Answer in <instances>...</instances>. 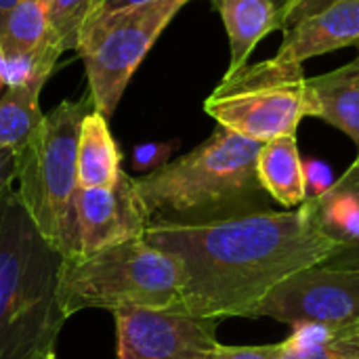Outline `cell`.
I'll use <instances>...</instances> for the list:
<instances>
[{
    "instance_id": "24",
    "label": "cell",
    "mask_w": 359,
    "mask_h": 359,
    "mask_svg": "<svg viewBox=\"0 0 359 359\" xmlns=\"http://www.w3.org/2000/svg\"><path fill=\"white\" fill-rule=\"evenodd\" d=\"M17 160L19 151L0 147V198L8 189H13V181L17 179Z\"/></svg>"
},
{
    "instance_id": "5",
    "label": "cell",
    "mask_w": 359,
    "mask_h": 359,
    "mask_svg": "<svg viewBox=\"0 0 359 359\" xmlns=\"http://www.w3.org/2000/svg\"><path fill=\"white\" fill-rule=\"evenodd\" d=\"M93 109L90 95L61 101L50 114H44L17 160L15 194L36 229L65 259L78 255L76 154L80 124Z\"/></svg>"
},
{
    "instance_id": "11",
    "label": "cell",
    "mask_w": 359,
    "mask_h": 359,
    "mask_svg": "<svg viewBox=\"0 0 359 359\" xmlns=\"http://www.w3.org/2000/svg\"><path fill=\"white\" fill-rule=\"evenodd\" d=\"M229 38L225 76L242 69L257 44L276 29H288L299 0H210Z\"/></svg>"
},
{
    "instance_id": "21",
    "label": "cell",
    "mask_w": 359,
    "mask_h": 359,
    "mask_svg": "<svg viewBox=\"0 0 359 359\" xmlns=\"http://www.w3.org/2000/svg\"><path fill=\"white\" fill-rule=\"evenodd\" d=\"M206 359H280L278 343L273 345H223L219 343Z\"/></svg>"
},
{
    "instance_id": "9",
    "label": "cell",
    "mask_w": 359,
    "mask_h": 359,
    "mask_svg": "<svg viewBox=\"0 0 359 359\" xmlns=\"http://www.w3.org/2000/svg\"><path fill=\"white\" fill-rule=\"evenodd\" d=\"M114 320L118 359H206L219 345V320L158 309H120Z\"/></svg>"
},
{
    "instance_id": "23",
    "label": "cell",
    "mask_w": 359,
    "mask_h": 359,
    "mask_svg": "<svg viewBox=\"0 0 359 359\" xmlns=\"http://www.w3.org/2000/svg\"><path fill=\"white\" fill-rule=\"evenodd\" d=\"M151 0H93L90 2V8H88V15H86V23H95L111 13H120V11H126V8H135V6H141V4H147Z\"/></svg>"
},
{
    "instance_id": "2",
    "label": "cell",
    "mask_w": 359,
    "mask_h": 359,
    "mask_svg": "<svg viewBox=\"0 0 359 359\" xmlns=\"http://www.w3.org/2000/svg\"><path fill=\"white\" fill-rule=\"evenodd\" d=\"M261 145L217 124V130L185 156L137 177L149 223L200 225L267 210L257 175Z\"/></svg>"
},
{
    "instance_id": "27",
    "label": "cell",
    "mask_w": 359,
    "mask_h": 359,
    "mask_svg": "<svg viewBox=\"0 0 359 359\" xmlns=\"http://www.w3.org/2000/svg\"><path fill=\"white\" fill-rule=\"evenodd\" d=\"M6 88V57L0 50V90Z\"/></svg>"
},
{
    "instance_id": "13",
    "label": "cell",
    "mask_w": 359,
    "mask_h": 359,
    "mask_svg": "<svg viewBox=\"0 0 359 359\" xmlns=\"http://www.w3.org/2000/svg\"><path fill=\"white\" fill-rule=\"evenodd\" d=\"M257 175L265 194L288 210L301 206L309 198L297 135L263 143L257 156Z\"/></svg>"
},
{
    "instance_id": "19",
    "label": "cell",
    "mask_w": 359,
    "mask_h": 359,
    "mask_svg": "<svg viewBox=\"0 0 359 359\" xmlns=\"http://www.w3.org/2000/svg\"><path fill=\"white\" fill-rule=\"evenodd\" d=\"M93 0H48V29L46 40L50 48H55L59 55L74 48L78 44V36L86 23V15Z\"/></svg>"
},
{
    "instance_id": "10",
    "label": "cell",
    "mask_w": 359,
    "mask_h": 359,
    "mask_svg": "<svg viewBox=\"0 0 359 359\" xmlns=\"http://www.w3.org/2000/svg\"><path fill=\"white\" fill-rule=\"evenodd\" d=\"M76 227L78 255L143 238L149 227V215L135 179L122 170L109 187H78Z\"/></svg>"
},
{
    "instance_id": "1",
    "label": "cell",
    "mask_w": 359,
    "mask_h": 359,
    "mask_svg": "<svg viewBox=\"0 0 359 359\" xmlns=\"http://www.w3.org/2000/svg\"><path fill=\"white\" fill-rule=\"evenodd\" d=\"M143 238L183 267L179 311L219 322L257 318L280 282L347 250L324 229L313 198L282 212L261 210L200 225L149 223Z\"/></svg>"
},
{
    "instance_id": "7",
    "label": "cell",
    "mask_w": 359,
    "mask_h": 359,
    "mask_svg": "<svg viewBox=\"0 0 359 359\" xmlns=\"http://www.w3.org/2000/svg\"><path fill=\"white\" fill-rule=\"evenodd\" d=\"M191 0H151L82 27L76 50L84 61L95 111L109 120L145 55Z\"/></svg>"
},
{
    "instance_id": "22",
    "label": "cell",
    "mask_w": 359,
    "mask_h": 359,
    "mask_svg": "<svg viewBox=\"0 0 359 359\" xmlns=\"http://www.w3.org/2000/svg\"><path fill=\"white\" fill-rule=\"evenodd\" d=\"M303 164H305V179H307V194L311 191V196H322L326 189H330V185H332L330 168L324 162L309 160V162H303Z\"/></svg>"
},
{
    "instance_id": "8",
    "label": "cell",
    "mask_w": 359,
    "mask_h": 359,
    "mask_svg": "<svg viewBox=\"0 0 359 359\" xmlns=\"http://www.w3.org/2000/svg\"><path fill=\"white\" fill-rule=\"evenodd\" d=\"M257 318H271L292 328L359 320V263L339 252L292 273L265 297Z\"/></svg>"
},
{
    "instance_id": "3",
    "label": "cell",
    "mask_w": 359,
    "mask_h": 359,
    "mask_svg": "<svg viewBox=\"0 0 359 359\" xmlns=\"http://www.w3.org/2000/svg\"><path fill=\"white\" fill-rule=\"evenodd\" d=\"M63 261L8 189L0 198V359H57L67 322L59 303Z\"/></svg>"
},
{
    "instance_id": "12",
    "label": "cell",
    "mask_w": 359,
    "mask_h": 359,
    "mask_svg": "<svg viewBox=\"0 0 359 359\" xmlns=\"http://www.w3.org/2000/svg\"><path fill=\"white\" fill-rule=\"evenodd\" d=\"M345 46L359 48V0H337L284 32L278 59L303 63Z\"/></svg>"
},
{
    "instance_id": "4",
    "label": "cell",
    "mask_w": 359,
    "mask_h": 359,
    "mask_svg": "<svg viewBox=\"0 0 359 359\" xmlns=\"http://www.w3.org/2000/svg\"><path fill=\"white\" fill-rule=\"evenodd\" d=\"M185 273L179 259L135 238L63 261L59 303L67 318L86 311H179Z\"/></svg>"
},
{
    "instance_id": "18",
    "label": "cell",
    "mask_w": 359,
    "mask_h": 359,
    "mask_svg": "<svg viewBox=\"0 0 359 359\" xmlns=\"http://www.w3.org/2000/svg\"><path fill=\"white\" fill-rule=\"evenodd\" d=\"M48 0H19L0 23V50L6 59L34 53L46 40Z\"/></svg>"
},
{
    "instance_id": "25",
    "label": "cell",
    "mask_w": 359,
    "mask_h": 359,
    "mask_svg": "<svg viewBox=\"0 0 359 359\" xmlns=\"http://www.w3.org/2000/svg\"><path fill=\"white\" fill-rule=\"evenodd\" d=\"M332 2H337V0H299L294 13H292V17H290V25H294V23H299V21H303V19H307V17H313L316 13L324 11V8L330 6ZM290 25H288V27H290Z\"/></svg>"
},
{
    "instance_id": "28",
    "label": "cell",
    "mask_w": 359,
    "mask_h": 359,
    "mask_svg": "<svg viewBox=\"0 0 359 359\" xmlns=\"http://www.w3.org/2000/svg\"><path fill=\"white\" fill-rule=\"evenodd\" d=\"M19 0H0V23H2V19H4V15L17 4Z\"/></svg>"
},
{
    "instance_id": "14",
    "label": "cell",
    "mask_w": 359,
    "mask_h": 359,
    "mask_svg": "<svg viewBox=\"0 0 359 359\" xmlns=\"http://www.w3.org/2000/svg\"><path fill=\"white\" fill-rule=\"evenodd\" d=\"M309 86L320 103L318 118L337 126L355 143L359 164V53L349 63L309 78Z\"/></svg>"
},
{
    "instance_id": "17",
    "label": "cell",
    "mask_w": 359,
    "mask_h": 359,
    "mask_svg": "<svg viewBox=\"0 0 359 359\" xmlns=\"http://www.w3.org/2000/svg\"><path fill=\"white\" fill-rule=\"evenodd\" d=\"M42 86V80H32L4 88L0 95V147L19 151L40 126L44 118L40 109Z\"/></svg>"
},
{
    "instance_id": "26",
    "label": "cell",
    "mask_w": 359,
    "mask_h": 359,
    "mask_svg": "<svg viewBox=\"0 0 359 359\" xmlns=\"http://www.w3.org/2000/svg\"><path fill=\"white\" fill-rule=\"evenodd\" d=\"M339 187H343V189H349V191H353L355 196L359 198V164L358 162H353L351 164V168L339 179V181H334Z\"/></svg>"
},
{
    "instance_id": "6",
    "label": "cell",
    "mask_w": 359,
    "mask_h": 359,
    "mask_svg": "<svg viewBox=\"0 0 359 359\" xmlns=\"http://www.w3.org/2000/svg\"><path fill=\"white\" fill-rule=\"evenodd\" d=\"M204 111L223 128L257 143L297 135L303 118H318L320 103L303 63L276 55L246 63L206 97Z\"/></svg>"
},
{
    "instance_id": "20",
    "label": "cell",
    "mask_w": 359,
    "mask_h": 359,
    "mask_svg": "<svg viewBox=\"0 0 359 359\" xmlns=\"http://www.w3.org/2000/svg\"><path fill=\"white\" fill-rule=\"evenodd\" d=\"M177 141L170 143H141L133 149V168L141 175H149L158 168H162L166 162H170L172 151L177 149Z\"/></svg>"
},
{
    "instance_id": "15",
    "label": "cell",
    "mask_w": 359,
    "mask_h": 359,
    "mask_svg": "<svg viewBox=\"0 0 359 359\" xmlns=\"http://www.w3.org/2000/svg\"><path fill=\"white\" fill-rule=\"evenodd\" d=\"M78 187H109L122 172V154L99 111L84 116L78 135Z\"/></svg>"
},
{
    "instance_id": "16",
    "label": "cell",
    "mask_w": 359,
    "mask_h": 359,
    "mask_svg": "<svg viewBox=\"0 0 359 359\" xmlns=\"http://www.w3.org/2000/svg\"><path fill=\"white\" fill-rule=\"evenodd\" d=\"M278 349L280 359H359V320L294 326Z\"/></svg>"
}]
</instances>
